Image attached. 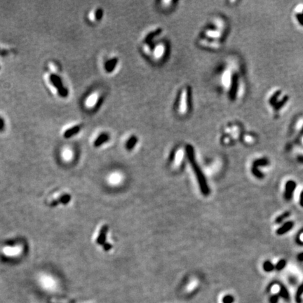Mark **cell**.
Segmentation results:
<instances>
[{"label":"cell","mask_w":303,"mask_h":303,"mask_svg":"<svg viewBox=\"0 0 303 303\" xmlns=\"http://www.w3.org/2000/svg\"><path fill=\"white\" fill-rule=\"evenodd\" d=\"M280 94V91H278V92H277L276 93H275L274 96H273L271 98H270V104H271L272 105H276V101L277 100V98L279 97V95Z\"/></svg>","instance_id":"obj_21"},{"label":"cell","mask_w":303,"mask_h":303,"mask_svg":"<svg viewBox=\"0 0 303 303\" xmlns=\"http://www.w3.org/2000/svg\"><path fill=\"white\" fill-rule=\"evenodd\" d=\"M4 127H5V124H4V119H2V117H0V131H3Z\"/></svg>","instance_id":"obj_25"},{"label":"cell","mask_w":303,"mask_h":303,"mask_svg":"<svg viewBox=\"0 0 303 303\" xmlns=\"http://www.w3.org/2000/svg\"><path fill=\"white\" fill-rule=\"evenodd\" d=\"M279 299V294H274L272 295L271 297L270 298L269 302L270 303H278Z\"/></svg>","instance_id":"obj_23"},{"label":"cell","mask_w":303,"mask_h":303,"mask_svg":"<svg viewBox=\"0 0 303 303\" xmlns=\"http://www.w3.org/2000/svg\"><path fill=\"white\" fill-rule=\"evenodd\" d=\"M297 18H298V21L300 22V23L302 25H303V15L298 13V14L297 15Z\"/></svg>","instance_id":"obj_27"},{"label":"cell","mask_w":303,"mask_h":303,"mask_svg":"<svg viewBox=\"0 0 303 303\" xmlns=\"http://www.w3.org/2000/svg\"><path fill=\"white\" fill-rule=\"evenodd\" d=\"M234 301V299L233 296L230 295H226L223 299V303H233Z\"/></svg>","instance_id":"obj_22"},{"label":"cell","mask_w":303,"mask_h":303,"mask_svg":"<svg viewBox=\"0 0 303 303\" xmlns=\"http://www.w3.org/2000/svg\"><path fill=\"white\" fill-rule=\"evenodd\" d=\"M290 216V212H285L283 214L280 215L277 218H276V220H275V223L277 224H279L282 223L284 221V220H285L286 218H287L288 217Z\"/></svg>","instance_id":"obj_17"},{"label":"cell","mask_w":303,"mask_h":303,"mask_svg":"<svg viewBox=\"0 0 303 303\" xmlns=\"http://www.w3.org/2000/svg\"><path fill=\"white\" fill-rule=\"evenodd\" d=\"M185 151L187 159H188L189 164H190L194 172V174H195L196 177V179H197L201 192H202V193L204 196H208L210 194L209 187L208 185L206 180V178L204 175H203L202 171L201 170L199 166L197 164V161H196L193 147L190 145H187Z\"/></svg>","instance_id":"obj_1"},{"label":"cell","mask_w":303,"mask_h":303,"mask_svg":"<svg viewBox=\"0 0 303 303\" xmlns=\"http://www.w3.org/2000/svg\"><path fill=\"white\" fill-rule=\"evenodd\" d=\"M302 15H303V14H302Z\"/></svg>","instance_id":"obj_33"},{"label":"cell","mask_w":303,"mask_h":303,"mask_svg":"<svg viewBox=\"0 0 303 303\" xmlns=\"http://www.w3.org/2000/svg\"><path fill=\"white\" fill-rule=\"evenodd\" d=\"M279 295V297L282 298L284 300H285L286 301H289V300H290V295H289L288 291L284 286H280Z\"/></svg>","instance_id":"obj_13"},{"label":"cell","mask_w":303,"mask_h":303,"mask_svg":"<svg viewBox=\"0 0 303 303\" xmlns=\"http://www.w3.org/2000/svg\"><path fill=\"white\" fill-rule=\"evenodd\" d=\"M118 63V59L117 58H111L110 60L105 62V70L108 73L112 72L115 70V68H116L117 65Z\"/></svg>","instance_id":"obj_9"},{"label":"cell","mask_w":303,"mask_h":303,"mask_svg":"<svg viewBox=\"0 0 303 303\" xmlns=\"http://www.w3.org/2000/svg\"><path fill=\"white\" fill-rule=\"evenodd\" d=\"M302 133H303V129H302Z\"/></svg>","instance_id":"obj_32"},{"label":"cell","mask_w":303,"mask_h":303,"mask_svg":"<svg viewBox=\"0 0 303 303\" xmlns=\"http://www.w3.org/2000/svg\"><path fill=\"white\" fill-rule=\"evenodd\" d=\"M297 258H298V260L300 261V262H302V261H303V253L298 254Z\"/></svg>","instance_id":"obj_29"},{"label":"cell","mask_w":303,"mask_h":303,"mask_svg":"<svg viewBox=\"0 0 303 303\" xmlns=\"http://www.w3.org/2000/svg\"><path fill=\"white\" fill-rule=\"evenodd\" d=\"M81 127L79 126H75L66 130L64 133V137L65 138H70L79 132Z\"/></svg>","instance_id":"obj_11"},{"label":"cell","mask_w":303,"mask_h":303,"mask_svg":"<svg viewBox=\"0 0 303 303\" xmlns=\"http://www.w3.org/2000/svg\"><path fill=\"white\" fill-rule=\"evenodd\" d=\"M269 164V161H268L267 159L266 158H262V159H257L255 161H254L253 164V166L252 167H255V168H258L260 166H267Z\"/></svg>","instance_id":"obj_14"},{"label":"cell","mask_w":303,"mask_h":303,"mask_svg":"<svg viewBox=\"0 0 303 303\" xmlns=\"http://www.w3.org/2000/svg\"><path fill=\"white\" fill-rule=\"evenodd\" d=\"M296 188V182L293 180H288L286 183L284 198L286 200L290 201L293 197V194Z\"/></svg>","instance_id":"obj_4"},{"label":"cell","mask_w":303,"mask_h":303,"mask_svg":"<svg viewBox=\"0 0 303 303\" xmlns=\"http://www.w3.org/2000/svg\"><path fill=\"white\" fill-rule=\"evenodd\" d=\"M103 16V11L102 9H98L96 11V13H95V16H96V18L97 20H100L102 19Z\"/></svg>","instance_id":"obj_20"},{"label":"cell","mask_w":303,"mask_h":303,"mask_svg":"<svg viewBox=\"0 0 303 303\" xmlns=\"http://www.w3.org/2000/svg\"><path fill=\"white\" fill-rule=\"evenodd\" d=\"M251 171H252V173H253V175H254V176L258 178L262 179V178L264 177V175L262 174V173L261 172V171H260V170H259L258 168L252 167Z\"/></svg>","instance_id":"obj_18"},{"label":"cell","mask_w":303,"mask_h":303,"mask_svg":"<svg viewBox=\"0 0 303 303\" xmlns=\"http://www.w3.org/2000/svg\"><path fill=\"white\" fill-rule=\"evenodd\" d=\"M199 43L200 44H202V46H203V47H208L209 48H211V49H218L221 46L220 41L210 40V39H204L202 37L200 39Z\"/></svg>","instance_id":"obj_5"},{"label":"cell","mask_w":303,"mask_h":303,"mask_svg":"<svg viewBox=\"0 0 303 303\" xmlns=\"http://www.w3.org/2000/svg\"><path fill=\"white\" fill-rule=\"evenodd\" d=\"M300 204L302 207H303V191L300 194Z\"/></svg>","instance_id":"obj_28"},{"label":"cell","mask_w":303,"mask_h":303,"mask_svg":"<svg viewBox=\"0 0 303 303\" xmlns=\"http://www.w3.org/2000/svg\"><path fill=\"white\" fill-rule=\"evenodd\" d=\"M303 293V284H301L299 286V288H298L297 292H296L295 294V301L297 303H301L302 302V295Z\"/></svg>","instance_id":"obj_15"},{"label":"cell","mask_w":303,"mask_h":303,"mask_svg":"<svg viewBox=\"0 0 303 303\" xmlns=\"http://www.w3.org/2000/svg\"><path fill=\"white\" fill-rule=\"evenodd\" d=\"M109 140H110L109 134L106 133H101L100 135L96 138V140L94 141V143H93L94 147H100L102 145H103L104 143H107Z\"/></svg>","instance_id":"obj_7"},{"label":"cell","mask_w":303,"mask_h":303,"mask_svg":"<svg viewBox=\"0 0 303 303\" xmlns=\"http://www.w3.org/2000/svg\"><path fill=\"white\" fill-rule=\"evenodd\" d=\"M190 89L188 86L182 88L179 91L176 102H175V111L179 116L183 117L189 112L191 105Z\"/></svg>","instance_id":"obj_2"},{"label":"cell","mask_w":303,"mask_h":303,"mask_svg":"<svg viewBox=\"0 0 303 303\" xmlns=\"http://www.w3.org/2000/svg\"><path fill=\"white\" fill-rule=\"evenodd\" d=\"M6 54V53L5 51H1V50H0V54H1V55H4Z\"/></svg>","instance_id":"obj_30"},{"label":"cell","mask_w":303,"mask_h":303,"mask_svg":"<svg viewBox=\"0 0 303 303\" xmlns=\"http://www.w3.org/2000/svg\"><path fill=\"white\" fill-rule=\"evenodd\" d=\"M49 79L50 82L52 83L53 85H54V86L58 89V92L60 96L62 97V98H66V97L68 96L69 94L68 90L65 87L63 86L61 78L58 75H54V74L51 75L49 77Z\"/></svg>","instance_id":"obj_3"},{"label":"cell","mask_w":303,"mask_h":303,"mask_svg":"<svg viewBox=\"0 0 303 303\" xmlns=\"http://www.w3.org/2000/svg\"><path fill=\"white\" fill-rule=\"evenodd\" d=\"M293 226H294V223H293V222L292 221L286 222V223H284L281 227H279L278 230H277V234L278 235H283L284 234L289 232V231L293 227Z\"/></svg>","instance_id":"obj_8"},{"label":"cell","mask_w":303,"mask_h":303,"mask_svg":"<svg viewBox=\"0 0 303 303\" xmlns=\"http://www.w3.org/2000/svg\"><path fill=\"white\" fill-rule=\"evenodd\" d=\"M70 200H71V196L69 194H65L62 195L61 196H60V198L58 200L52 202V203H51V206H55L58 205V203L68 204V203L70 202Z\"/></svg>","instance_id":"obj_10"},{"label":"cell","mask_w":303,"mask_h":303,"mask_svg":"<svg viewBox=\"0 0 303 303\" xmlns=\"http://www.w3.org/2000/svg\"><path fill=\"white\" fill-rule=\"evenodd\" d=\"M286 100H287V98H285L284 99V100H283V101H281V102H280V103H277V107H276V109H277V110L279 109V108L281 107L282 105H284V104H285V103H286Z\"/></svg>","instance_id":"obj_26"},{"label":"cell","mask_w":303,"mask_h":303,"mask_svg":"<svg viewBox=\"0 0 303 303\" xmlns=\"http://www.w3.org/2000/svg\"><path fill=\"white\" fill-rule=\"evenodd\" d=\"M262 267L263 270H264L265 272H270L273 271V270L275 269V265H273L271 262H270V261H265V262L263 263Z\"/></svg>","instance_id":"obj_16"},{"label":"cell","mask_w":303,"mask_h":303,"mask_svg":"<svg viewBox=\"0 0 303 303\" xmlns=\"http://www.w3.org/2000/svg\"><path fill=\"white\" fill-rule=\"evenodd\" d=\"M286 265V260H281L277 263L276 265H275V269H276L277 271H281V270H282L284 267H285Z\"/></svg>","instance_id":"obj_19"},{"label":"cell","mask_w":303,"mask_h":303,"mask_svg":"<svg viewBox=\"0 0 303 303\" xmlns=\"http://www.w3.org/2000/svg\"><path fill=\"white\" fill-rule=\"evenodd\" d=\"M300 161H303V157H301V158H300Z\"/></svg>","instance_id":"obj_31"},{"label":"cell","mask_w":303,"mask_h":303,"mask_svg":"<svg viewBox=\"0 0 303 303\" xmlns=\"http://www.w3.org/2000/svg\"><path fill=\"white\" fill-rule=\"evenodd\" d=\"M108 226L107 225H103L100 228V232H99L98 237L96 239V243L98 245H104L105 244L106 237H107V234L108 232Z\"/></svg>","instance_id":"obj_6"},{"label":"cell","mask_w":303,"mask_h":303,"mask_svg":"<svg viewBox=\"0 0 303 303\" xmlns=\"http://www.w3.org/2000/svg\"><path fill=\"white\" fill-rule=\"evenodd\" d=\"M138 143V138L136 136H132L129 138L126 143V147L128 150H133Z\"/></svg>","instance_id":"obj_12"},{"label":"cell","mask_w":303,"mask_h":303,"mask_svg":"<svg viewBox=\"0 0 303 303\" xmlns=\"http://www.w3.org/2000/svg\"><path fill=\"white\" fill-rule=\"evenodd\" d=\"M112 248V246L111 244H108V243H105V244L103 245V248L104 250H105V251H110V250Z\"/></svg>","instance_id":"obj_24"}]
</instances>
